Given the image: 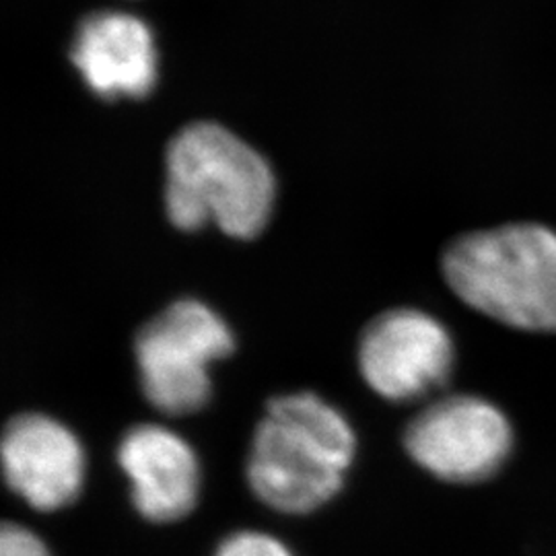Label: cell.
<instances>
[{"mask_svg":"<svg viewBox=\"0 0 556 556\" xmlns=\"http://www.w3.org/2000/svg\"><path fill=\"white\" fill-rule=\"evenodd\" d=\"M275 199L270 163L219 122H192L169 140L165 211L181 231L215 223L229 238H256L268 225Z\"/></svg>","mask_w":556,"mask_h":556,"instance_id":"6da1fadb","label":"cell"},{"mask_svg":"<svg viewBox=\"0 0 556 556\" xmlns=\"http://www.w3.org/2000/svg\"><path fill=\"white\" fill-rule=\"evenodd\" d=\"M355 452V431L330 402L312 392L278 396L254 431L248 482L270 509L305 516L337 497Z\"/></svg>","mask_w":556,"mask_h":556,"instance_id":"7a4b0ae2","label":"cell"},{"mask_svg":"<svg viewBox=\"0 0 556 556\" xmlns=\"http://www.w3.org/2000/svg\"><path fill=\"white\" fill-rule=\"evenodd\" d=\"M443 277L472 309L505 326L556 330V233L542 225H507L456 239Z\"/></svg>","mask_w":556,"mask_h":556,"instance_id":"3957f363","label":"cell"},{"mask_svg":"<svg viewBox=\"0 0 556 556\" xmlns=\"http://www.w3.org/2000/svg\"><path fill=\"white\" fill-rule=\"evenodd\" d=\"M233 349V332L215 309L199 299H179L135 338L140 388L163 415H194L213 394L211 365Z\"/></svg>","mask_w":556,"mask_h":556,"instance_id":"277c9868","label":"cell"},{"mask_svg":"<svg viewBox=\"0 0 556 556\" xmlns=\"http://www.w3.org/2000/svg\"><path fill=\"white\" fill-rule=\"evenodd\" d=\"M511 427L486 400L439 397L413 418L404 433L408 456L433 477L472 484L493 477L511 452Z\"/></svg>","mask_w":556,"mask_h":556,"instance_id":"5b68a950","label":"cell"},{"mask_svg":"<svg viewBox=\"0 0 556 556\" xmlns=\"http://www.w3.org/2000/svg\"><path fill=\"white\" fill-rule=\"evenodd\" d=\"M358 369L390 402H413L439 390L454 369V342L439 319L410 307L383 312L358 340Z\"/></svg>","mask_w":556,"mask_h":556,"instance_id":"8992f818","label":"cell"},{"mask_svg":"<svg viewBox=\"0 0 556 556\" xmlns=\"http://www.w3.org/2000/svg\"><path fill=\"white\" fill-rule=\"evenodd\" d=\"M2 472L9 489L31 509L50 514L79 498L85 452L77 435L56 418L25 413L4 427Z\"/></svg>","mask_w":556,"mask_h":556,"instance_id":"52a82bcc","label":"cell"},{"mask_svg":"<svg viewBox=\"0 0 556 556\" xmlns=\"http://www.w3.org/2000/svg\"><path fill=\"white\" fill-rule=\"evenodd\" d=\"M71 62L101 100H142L160 80V50L147 21L126 11L83 17L71 41Z\"/></svg>","mask_w":556,"mask_h":556,"instance_id":"ba28073f","label":"cell"},{"mask_svg":"<svg viewBox=\"0 0 556 556\" xmlns=\"http://www.w3.org/2000/svg\"><path fill=\"white\" fill-rule=\"evenodd\" d=\"M118 464L130 480L140 516L169 523L188 516L200 493L199 457L190 443L161 425H137L118 445Z\"/></svg>","mask_w":556,"mask_h":556,"instance_id":"9c48e42d","label":"cell"},{"mask_svg":"<svg viewBox=\"0 0 556 556\" xmlns=\"http://www.w3.org/2000/svg\"><path fill=\"white\" fill-rule=\"evenodd\" d=\"M215 556H295L278 538L256 530H243L225 538Z\"/></svg>","mask_w":556,"mask_h":556,"instance_id":"30bf717a","label":"cell"},{"mask_svg":"<svg viewBox=\"0 0 556 556\" xmlns=\"http://www.w3.org/2000/svg\"><path fill=\"white\" fill-rule=\"evenodd\" d=\"M0 556H52V553L36 532L9 521L0 532Z\"/></svg>","mask_w":556,"mask_h":556,"instance_id":"8fae6325","label":"cell"}]
</instances>
